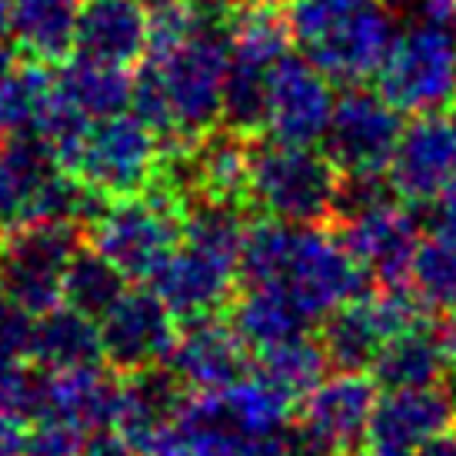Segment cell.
<instances>
[{
  "label": "cell",
  "instance_id": "cell-27",
  "mask_svg": "<svg viewBox=\"0 0 456 456\" xmlns=\"http://www.w3.org/2000/svg\"><path fill=\"white\" fill-rule=\"evenodd\" d=\"M57 87L64 90L77 107H84L94 120L124 114L134 101V77L127 74V67L101 64L84 53H70L61 64Z\"/></svg>",
  "mask_w": 456,
  "mask_h": 456
},
{
  "label": "cell",
  "instance_id": "cell-31",
  "mask_svg": "<svg viewBox=\"0 0 456 456\" xmlns=\"http://www.w3.org/2000/svg\"><path fill=\"white\" fill-rule=\"evenodd\" d=\"M53 90H57V77H51V70L40 61L13 67L0 80V134L4 137L30 134Z\"/></svg>",
  "mask_w": 456,
  "mask_h": 456
},
{
  "label": "cell",
  "instance_id": "cell-23",
  "mask_svg": "<svg viewBox=\"0 0 456 456\" xmlns=\"http://www.w3.org/2000/svg\"><path fill=\"white\" fill-rule=\"evenodd\" d=\"M230 327L240 333V340L250 350L260 354L306 333L310 317L280 283H256V287H247L240 297H233Z\"/></svg>",
  "mask_w": 456,
  "mask_h": 456
},
{
  "label": "cell",
  "instance_id": "cell-38",
  "mask_svg": "<svg viewBox=\"0 0 456 456\" xmlns=\"http://www.w3.org/2000/svg\"><path fill=\"white\" fill-rule=\"evenodd\" d=\"M40 377L30 373L24 360L0 354V413H30L37 403Z\"/></svg>",
  "mask_w": 456,
  "mask_h": 456
},
{
  "label": "cell",
  "instance_id": "cell-25",
  "mask_svg": "<svg viewBox=\"0 0 456 456\" xmlns=\"http://www.w3.org/2000/svg\"><path fill=\"white\" fill-rule=\"evenodd\" d=\"M44 370H84L103 363L101 320L80 314L74 306H53L37 317L34 356Z\"/></svg>",
  "mask_w": 456,
  "mask_h": 456
},
{
  "label": "cell",
  "instance_id": "cell-43",
  "mask_svg": "<svg viewBox=\"0 0 456 456\" xmlns=\"http://www.w3.org/2000/svg\"><path fill=\"white\" fill-rule=\"evenodd\" d=\"M224 456H293L290 453V436H264V440H247V444L233 446Z\"/></svg>",
  "mask_w": 456,
  "mask_h": 456
},
{
  "label": "cell",
  "instance_id": "cell-42",
  "mask_svg": "<svg viewBox=\"0 0 456 456\" xmlns=\"http://www.w3.org/2000/svg\"><path fill=\"white\" fill-rule=\"evenodd\" d=\"M84 456H140V453L127 444V440H124V436H120V433L101 430L87 440Z\"/></svg>",
  "mask_w": 456,
  "mask_h": 456
},
{
  "label": "cell",
  "instance_id": "cell-18",
  "mask_svg": "<svg viewBox=\"0 0 456 456\" xmlns=\"http://www.w3.org/2000/svg\"><path fill=\"white\" fill-rule=\"evenodd\" d=\"M120 387L124 383L110 380V373H101V367L47 370L40 377L34 417L67 419L87 433L114 430Z\"/></svg>",
  "mask_w": 456,
  "mask_h": 456
},
{
  "label": "cell",
  "instance_id": "cell-45",
  "mask_svg": "<svg viewBox=\"0 0 456 456\" xmlns=\"http://www.w3.org/2000/svg\"><path fill=\"white\" fill-rule=\"evenodd\" d=\"M413 456H456V427H444L440 433H433L430 440H423V444L413 450Z\"/></svg>",
  "mask_w": 456,
  "mask_h": 456
},
{
  "label": "cell",
  "instance_id": "cell-46",
  "mask_svg": "<svg viewBox=\"0 0 456 456\" xmlns=\"http://www.w3.org/2000/svg\"><path fill=\"white\" fill-rule=\"evenodd\" d=\"M419 7L430 20H440V24L456 20V0H419Z\"/></svg>",
  "mask_w": 456,
  "mask_h": 456
},
{
  "label": "cell",
  "instance_id": "cell-22",
  "mask_svg": "<svg viewBox=\"0 0 456 456\" xmlns=\"http://www.w3.org/2000/svg\"><path fill=\"white\" fill-rule=\"evenodd\" d=\"M446 367H450V354L436 327L419 323L383 343L370 370L383 390H423L444 380Z\"/></svg>",
  "mask_w": 456,
  "mask_h": 456
},
{
  "label": "cell",
  "instance_id": "cell-16",
  "mask_svg": "<svg viewBox=\"0 0 456 456\" xmlns=\"http://www.w3.org/2000/svg\"><path fill=\"white\" fill-rule=\"evenodd\" d=\"M237 280H240L237 266L200 254L193 247H183L167 256L164 266L151 277V287L170 306L174 317L191 323V320L214 317L233 304Z\"/></svg>",
  "mask_w": 456,
  "mask_h": 456
},
{
  "label": "cell",
  "instance_id": "cell-20",
  "mask_svg": "<svg viewBox=\"0 0 456 456\" xmlns=\"http://www.w3.org/2000/svg\"><path fill=\"white\" fill-rule=\"evenodd\" d=\"M151 20L140 0H84L77 51L101 64L130 67L147 53Z\"/></svg>",
  "mask_w": 456,
  "mask_h": 456
},
{
  "label": "cell",
  "instance_id": "cell-7",
  "mask_svg": "<svg viewBox=\"0 0 456 456\" xmlns=\"http://www.w3.org/2000/svg\"><path fill=\"white\" fill-rule=\"evenodd\" d=\"M400 137V110L383 94H370L354 84L333 103L323 153L340 174H387Z\"/></svg>",
  "mask_w": 456,
  "mask_h": 456
},
{
  "label": "cell",
  "instance_id": "cell-34",
  "mask_svg": "<svg viewBox=\"0 0 456 456\" xmlns=\"http://www.w3.org/2000/svg\"><path fill=\"white\" fill-rule=\"evenodd\" d=\"M90 127H94V117L84 107H77L64 90L57 87L47 97V103H44V110H40L37 124H34L30 134H37L47 143V151L53 153V160L74 174L77 164H80V153L87 147Z\"/></svg>",
  "mask_w": 456,
  "mask_h": 456
},
{
  "label": "cell",
  "instance_id": "cell-17",
  "mask_svg": "<svg viewBox=\"0 0 456 456\" xmlns=\"http://www.w3.org/2000/svg\"><path fill=\"white\" fill-rule=\"evenodd\" d=\"M247 350L250 346L230 323H220L216 317L191 320L180 330L170 370L191 393L227 390L247 377Z\"/></svg>",
  "mask_w": 456,
  "mask_h": 456
},
{
  "label": "cell",
  "instance_id": "cell-2",
  "mask_svg": "<svg viewBox=\"0 0 456 456\" xmlns=\"http://www.w3.org/2000/svg\"><path fill=\"white\" fill-rule=\"evenodd\" d=\"M337 191L340 170L327 153L273 137L254 143L247 200L260 214L287 220L293 227H320L327 216H333Z\"/></svg>",
  "mask_w": 456,
  "mask_h": 456
},
{
  "label": "cell",
  "instance_id": "cell-35",
  "mask_svg": "<svg viewBox=\"0 0 456 456\" xmlns=\"http://www.w3.org/2000/svg\"><path fill=\"white\" fill-rule=\"evenodd\" d=\"M410 283L430 310L456 314V243L440 233L419 243L410 266Z\"/></svg>",
  "mask_w": 456,
  "mask_h": 456
},
{
  "label": "cell",
  "instance_id": "cell-40",
  "mask_svg": "<svg viewBox=\"0 0 456 456\" xmlns=\"http://www.w3.org/2000/svg\"><path fill=\"white\" fill-rule=\"evenodd\" d=\"M27 436L24 413H0V456H27Z\"/></svg>",
  "mask_w": 456,
  "mask_h": 456
},
{
  "label": "cell",
  "instance_id": "cell-54",
  "mask_svg": "<svg viewBox=\"0 0 456 456\" xmlns=\"http://www.w3.org/2000/svg\"><path fill=\"white\" fill-rule=\"evenodd\" d=\"M0 297H4V273H0Z\"/></svg>",
  "mask_w": 456,
  "mask_h": 456
},
{
  "label": "cell",
  "instance_id": "cell-33",
  "mask_svg": "<svg viewBox=\"0 0 456 456\" xmlns=\"http://www.w3.org/2000/svg\"><path fill=\"white\" fill-rule=\"evenodd\" d=\"M266 107H270V70L230 57L227 84H224V120L220 124L254 137V134L266 130Z\"/></svg>",
  "mask_w": 456,
  "mask_h": 456
},
{
  "label": "cell",
  "instance_id": "cell-47",
  "mask_svg": "<svg viewBox=\"0 0 456 456\" xmlns=\"http://www.w3.org/2000/svg\"><path fill=\"white\" fill-rule=\"evenodd\" d=\"M17 64H20V61H17V44H7V40L0 37V80L11 74Z\"/></svg>",
  "mask_w": 456,
  "mask_h": 456
},
{
  "label": "cell",
  "instance_id": "cell-48",
  "mask_svg": "<svg viewBox=\"0 0 456 456\" xmlns=\"http://www.w3.org/2000/svg\"><path fill=\"white\" fill-rule=\"evenodd\" d=\"M11 17H13V0H0V37L11 30Z\"/></svg>",
  "mask_w": 456,
  "mask_h": 456
},
{
  "label": "cell",
  "instance_id": "cell-11",
  "mask_svg": "<svg viewBox=\"0 0 456 456\" xmlns=\"http://www.w3.org/2000/svg\"><path fill=\"white\" fill-rule=\"evenodd\" d=\"M396 20L383 0H367L354 13H346L340 24H333L327 34L310 40L304 51L306 61L320 67L330 80L340 84H363L380 74L383 61L396 40Z\"/></svg>",
  "mask_w": 456,
  "mask_h": 456
},
{
  "label": "cell",
  "instance_id": "cell-37",
  "mask_svg": "<svg viewBox=\"0 0 456 456\" xmlns=\"http://www.w3.org/2000/svg\"><path fill=\"white\" fill-rule=\"evenodd\" d=\"M87 430H80L67 419L37 417L27 436V456H84Z\"/></svg>",
  "mask_w": 456,
  "mask_h": 456
},
{
  "label": "cell",
  "instance_id": "cell-9",
  "mask_svg": "<svg viewBox=\"0 0 456 456\" xmlns=\"http://www.w3.org/2000/svg\"><path fill=\"white\" fill-rule=\"evenodd\" d=\"M101 337L103 363L120 377H130L137 370L170 363L180 327L170 306L151 287L124 293L101 317Z\"/></svg>",
  "mask_w": 456,
  "mask_h": 456
},
{
  "label": "cell",
  "instance_id": "cell-19",
  "mask_svg": "<svg viewBox=\"0 0 456 456\" xmlns=\"http://www.w3.org/2000/svg\"><path fill=\"white\" fill-rule=\"evenodd\" d=\"M187 393L191 390L170 370V363H157V367L130 373L120 387V410H117L114 433H120L140 453L157 433L177 419Z\"/></svg>",
  "mask_w": 456,
  "mask_h": 456
},
{
  "label": "cell",
  "instance_id": "cell-44",
  "mask_svg": "<svg viewBox=\"0 0 456 456\" xmlns=\"http://www.w3.org/2000/svg\"><path fill=\"white\" fill-rule=\"evenodd\" d=\"M433 230L446 237V240L456 243V187L446 191L440 200H436V210H433Z\"/></svg>",
  "mask_w": 456,
  "mask_h": 456
},
{
  "label": "cell",
  "instance_id": "cell-6",
  "mask_svg": "<svg viewBox=\"0 0 456 456\" xmlns=\"http://www.w3.org/2000/svg\"><path fill=\"white\" fill-rule=\"evenodd\" d=\"M164 143L137 114L103 117L90 127L74 177L103 193L107 200L134 197L151 187Z\"/></svg>",
  "mask_w": 456,
  "mask_h": 456
},
{
  "label": "cell",
  "instance_id": "cell-32",
  "mask_svg": "<svg viewBox=\"0 0 456 456\" xmlns=\"http://www.w3.org/2000/svg\"><path fill=\"white\" fill-rule=\"evenodd\" d=\"M300 227H293L277 216H260L247 227V240L240 250V280L247 287L256 283H280L290 264L293 243Z\"/></svg>",
  "mask_w": 456,
  "mask_h": 456
},
{
  "label": "cell",
  "instance_id": "cell-15",
  "mask_svg": "<svg viewBox=\"0 0 456 456\" xmlns=\"http://www.w3.org/2000/svg\"><path fill=\"white\" fill-rule=\"evenodd\" d=\"M456 400L440 387L423 390H387L377 400L363 444L370 456H413L423 440L453 423Z\"/></svg>",
  "mask_w": 456,
  "mask_h": 456
},
{
  "label": "cell",
  "instance_id": "cell-24",
  "mask_svg": "<svg viewBox=\"0 0 456 456\" xmlns=\"http://www.w3.org/2000/svg\"><path fill=\"white\" fill-rule=\"evenodd\" d=\"M193 177H197V193L200 197H216V200L240 203L250 193V157L254 143L240 130H207L203 137L191 143Z\"/></svg>",
  "mask_w": 456,
  "mask_h": 456
},
{
  "label": "cell",
  "instance_id": "cell-4",
  "mask_svg": "<svg viewBox=\"0 0 456 456\" xmlns=\"http://www.w3.org/2000/svg\"><path fill=\"white\" fill-rule=\"evenodd\" d=\"M380 94L400 114H430L456 103V34L440 20H419L396 34L383 61Z\"/></svg>",
  "mask_w": 456,
  "mask_h": 456
},
{
  "label": "cell",
  "instance_id": "cell-8",
  "mask_svg": "<svg viewBox=\"0 0 456 456\" xmlns=\"http://www.w3.org/2000/svg\"><path fill=\"white\" fill-rule=\"evenodd\" d=\"M367 270L356 264L346 243L320 227H300L287 273L280 287L290 293L310 320L333 314L337 306L363 293Z\"/></svg>",
  "mask_w": 456,
  "mask_h": 456
},
{
  "label": "cell",
  "instance_id": "cell-21",
  "mask_svg": "<svg viewBox=\"0 0 456 456\" xmlns=\"http://www.w3.org/2000/svg\"><path fill=\"white\" fill-rule=\"evenodd\" d=\"M84 0H13L11 34L17 51L40 64H64L77 51Z\"/></svg>",
  "mask_w": 456,
  "mask_h": 456
},
{
  "label": "cell",
  "instance_id": "cell-39",
  "mask_svg": "<svg viewBox=\"0 0 456 456\" xmlns=\"http://www.w3.org/2000/svg\"><path fill=\"white\" fill-rule=\"evenodd\" d=\"M34 337H37V314L13 304L11 297H0V354L30 360L34 356Z\"/></svg>",
  "mask_w": 456,
  "mask_h": 456
},
{
  "label": "cell",
  "instance_id": "cell-50",
  "mask_svg": "<svg viewBox=\"0 0 456 456\" xmlns=\"http://www.w3.org/2000/svg\"><path fill=\"white\" fill-rule=\"evenodd\" d=\"M230 7H243V4H264V0H227Z\"/></svg>",
  "mask_w": 456,
  "mask_h": 456
},
{
  "label": "cell",
  "instance_id": "cell-55",
  "mask_svg": "<svg viewBox=\"0 0 456 456\" xmlns=\"http://www.w3.org/2000/svg\"><path fill=\"white\" fill-rule=\"evenodd\" d=\"M453 107H456V103H453Z\"/></svg>",
  "mask_w": 456,
  "mask_h": 456
},
{
  "label": "cell",
  "instance_id": "cell-1",
  "mask_svg": "<svg viewBox=\"0 0 456 456\" xmlns=\"http://www.w3.org/2000/svg\"><path fill=\"white\" fill-rule=\"evenodd\" d=\"M230 13L233 7L220 4L193 37H187L170 53L147 57L143 64L160 80L183 140L203 137L224 120V84L230 70Z\"/></svg>",
  "mask_w": 456,
  "mask_h": 456
},
{
  "label": "cell",
  "instance_id": "cell-30",
  "mask_svg": "<svg viewBox=\"0 0 456 456\" xmlns=\"http://www.w3.org/2000/svg\"><path fill=\"white\" fill-rule=\"evenodd\" d=\"M330 356L320 340H310L306 333L293 337L287 343H277L270 350H260L256 360V377L273 383L280 393H287L293 403L314 390L327 377Z\"/></svg>",
  "mask_w": 456,
  "mask_h": 456
},
{
  "label": "cell",
  "instance_id": "cell-41",
  "mask_svg": "<svg viewBox=\"0 0 456 456\" xmlns=\"http://www.w3.org/2000/svg\"><path fill=\"white\" fill-rule=\"evenodd\" d=\"M24 224V197L13 191L7 177L0 174V240Z\"/></svg>",
  "mask_w": 456,
  "mask_h": 456
},
{
  "label": "cell",
  "instance_id": "cell-29",
  "mask_svg": "<svg viewBox=\"0 0 456 456\" xmlns=\"http://www.w3.org/2000/svg\"><path fill=\"white\" fill-rule=\"evenodd\" d=\"M127 293V273L97 247H80L64 273V304L101 320Z\"/></svg>",
  "mask_w": 456,
  "mask_h": 456
},
{
  "label": "cell",
  "instance_id": "cell-51",
  "mask_svg": "<svg viewBox=\"0 0 456 456\" xmlns=\"http://www.w3.org/2000/svg\"><path fill=\"white\" fill-rule=\"evenodd\" d=\"M450 370H453V400H456V360L450 363Z\"/></svg>",
  "mask_w": 456,
  "mask_h": 456
},
{
  "label": "cell",
  "instance_id": "cell-3",
  "mask_svg": "<svg viewBox=\"0 0 456 456\" xmlns=\"http://www.w3.org/2000/svg\"><path fill=\"white\" fill-rule=\"evenodd\" d=\"M187 203L170 197L160 187H147L134 197L107 200L101 216L87 227L90 247L110 256L127 280H147L164 266L183 237Z\"/></svg>",
  "mask_w": 456,
  "mask_h": 456
},
{
  "label": "cell",
  "instance_id": "cell-5",
  "mask_svg": "<svg viewBox=\"0 0 456 456\" xmlns=\"http://www.w3.org/2000/svg\"><path fill=\"white\" fill-rule=\"evenodd\" d=\"M84 233L87 230L77 224H24L11 230L0 240L4 297L37 317L64 304L67 264L84 247Z\"/></svg>",
  "mask_w": 456,
  "mask_h": 456
},
{
  "label": "cell",
  "instance_id": "cell-52",
  "mask_svg": "<svg viewBox=\"0 0 456 456\" xmlns=\"http://www.w3.org/2000/svg\"><path fill=\"white\" fill-rule=\"evenodd\" d=\"M343 456H370V453H354V450H350V453H343Z\"/></svg>",
  "mask_w": 456,
  "mask_h": 456
},
{
  "label": "cell",
  "instance_id": "cell-13",
  "mask_svg": "<svg viewBox=\"0 0 456 456\" xmlns=\"http://www.w3.org/2000/svg\"><path fill=\"white\" fill-rule=\"evenodd\" d=\"M377 380L363 370H340L337 377H323L304 396L300 427L310 440L327 446L330 453H350L354 444L367 433V423L377 406Z\"/></svg>",
  "mask_w": 456,
  "mask_h": 456
},
{
  "label": "cell",
  "instance_id": "cell-28",
  "mask_svg": "<svg viewBox=\"0 0 456 456\" xmlns=\"http://www.w3.org/2000/svg\"><path fill=\"white\" fill-rule=\"evenodd\" d=\"M247 227L250 224L243 220L240 203L216 200V197H197V200L187 203L180 243L240 270V250L243 240H247Z\"/></svg>",
  "mask_w": 456,
  "mask_h": 456
},
{
  "label": "cell",
  "instance_id": "cell-49",
  "mask_svg": "<svg viewBox=\"0 0 456 456\" xmlns=\"http://www.w3.org/2000/svg\"><path fill=\"white\" fill-rule=\"evenodd\" d=\"M147 11H164V7H177V4H187V0H140Z\"/></svg>",
  "mask_w": 456,
  "mask_h": 456
},
{
  "label": "cell",
  "instance_id": "cell-36",
  "mask_svg": "<svg viewBox=\"0 0 456 456\" xmlns=\"http://www.w3.org/2000/svg\"><path fill=\"white\" fill-rule=\"evenodd\" d=\"M360 4L367 0H293L290 4V27H293V40L300 44H310L317 40L320 34H327L333 24H340L346 13H354Z\"/></svg>",
  "mask_w": 456,
  "mask_h": 456
},
{
  "label": "cell",
  "instance_id": "cell-26",
  "mask_svg": "<svg viewBox=\"0 0 456 456\" xmlns=\"http://www.w3.org/2000/svg\"><path fill=\"white\" fill-rule=\"evenodd\" d=\"M227 37H230V57L233 61H247V64L273 70L290 53V44H293L290 13L283 11V7H277V0L233 7L227 24Z\"/></svg>",
  "mask_w": 456,
  "mask_h": 456
},
{
  "label": "cell",
  "instance_id": "cell-12",
  "mask_svg": "<svg viewBox=\"0 0 456 456\" xmlns=\"http://www.w3.org/2000/svg\"><path fill=\"white\" fill-rule=\"evenodd\" d=\"M330 77L306 57L287 53L270 70V107H266V134L283 143L314 147L323 140L333 114Z\"/></svg>",
  "mask_w": 456,
  "mask_h": 456
},
{
  "label": "cell",
  "instance_id": "cell-14",
  "mask_svg": "<svg viewBox=\"0 0 456 456\" xmlns=\"http://www.w3.org/2000/svg\"><path fill=\"white\" fill-rule=\"evenodd\" d=\"M340 240L380 287H403L419 250V227L400 203H377L363 214L343 220Z\"/></svg>",
  "mask_w": 456,
  "mask_h": 456
},
{
  "label": "cell",
  "instance_id": "cell-10",
  "mask_svg": "<svg viewBox=\"0 0 456 456\" xmlns=\"http://www.w3.org/2000/svg\"><path fill=\"white\" fill-rule=\"evenodd\" d=\"M396 197L410 203H436L456 187V114L430 110L403 127L390 167Z\"/></svg>",
  "mask_w": 456,
  "mask_h": 456
},
{
  "label": "cell",
  "instance_id": "cell-53",
  "mask_svg": "<svg viewBox=\"0 0 456 456\" xmlns=\"http://www.w3.org/2000/svg\"><path fill=\"white\" fill-rule=\"evenodd\" d=\"M4 143H7V140H4V134H0V153H4Z\"/></svg>",
  "mask_w": 456,
  "mask_h": 456
}]
</instances>
